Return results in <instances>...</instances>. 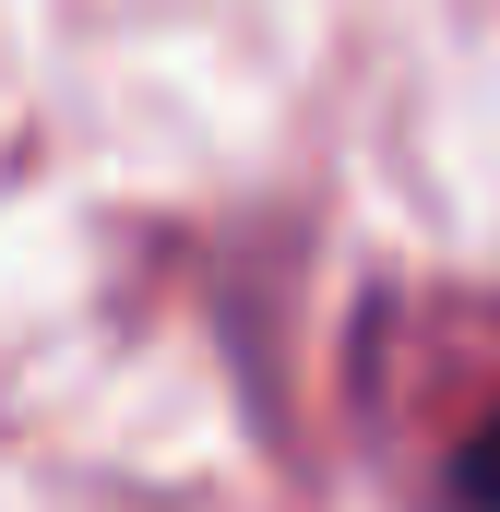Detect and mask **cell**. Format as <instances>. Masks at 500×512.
<instances>
[{
	"label": "cell",
	"instance_id": "cell-1",
	"mask_svg": "<svg viewBox=\"0 0 500 512\" xmlns=\"http://www.w3.org/2000/svg\"><path fill=\"white\" fill-rule=\"evenodd\" d=\"M453 512H500V417L465 429V453H453Z\"/></svg>",
	"mask_w": 500,
	"mask_h": 512
}]
</instances>
